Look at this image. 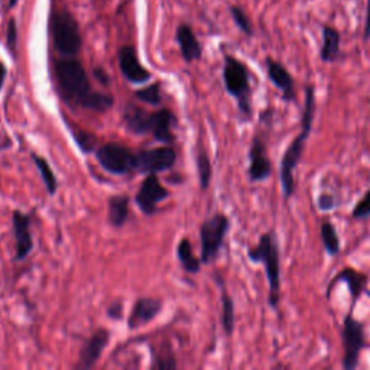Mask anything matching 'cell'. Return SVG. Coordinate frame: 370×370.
I'll use <instances>...</instances> for the list:
<instances>
[{
    "label": "cell",
    "instance_id": "6da1fadb",
    "mask_svg": "<svg viewBox=\"0 0 370 370\" xmlns=\"http://www.w3.org/2000/svg\"><path fill=\"white\" fill-rule=\"evenodd\" d=\"M56 78L61 91L62 99L71 106L84 107L93 112H106L115 103L112 95L95 91L89 76L76 57H64L58 60L54 67Z\"/></svg>",
    "mask_w": 370,
    "mask_h": 370
},
{
    "label": "cell",
    "instance_id": "7a4b0ae2",
    "mask_svg": "<svg viewBox=\"0 0 370 370\" xmlns=\"http://www.w3.org/2000/svg\"><path fill=\"white\" fill-rule=\"evenodd\" d=\"M315 119V87L308 84L305 87V102L303 107V116H301V132L292 143L288 146L281 159L279 167V180L281 188L285 200H290L295 193V178L294 172L299 165L301 158L304 155L305 143L312 132V125Z\"/></svg>",
    "mask_w": 370,
    "mask_h": 370
},
{
    "label": "cell",
    "instance_id": "3957f363",
    "mask_svg": "<svg viewBox=\"0 0 370 370\" xmlns=\"http://www.w3.org/2000/svg\"><path fill=\"white\" fill-rule=\"evenodd\" d=\"M248 257L253 264H262L269 285L268 304L277 310L281 303V255L279 243L273 231H265L253 248L248 249Z\"/></svg>",
    "mask_w": 370,
    "mask_h": 370
},
{
    "label": "cell",
    "instance_id": "277c9868",
    "mask_svg": "<svg viewBox=\"0 0 370 370\" xmlns=\"http://www.w3.org/2000/svg\"><path fill=\"white\" fill-rule=\"evenodd\" d=\"M223 80L227 93L235 97L239 106V112L244 120H251L253 116L252 108V87L251 74L248 67L233 56L224 57Z\"/></svg>",
    "mask_w": 370,
    "mask_h": 370
},
{
    "label": "cell",
    "instance_id": "5b68a950",
    "mask_svg": "<svg viewBox=\"0 0 370 370\" xmlns=\"http://www.w3.org/2000/svg\"><path fill=\"white\" fill-rule=\"evenodd\" d=\"M52 43L64 57H76L81 51L83 38L76 18L68 10L54 12L49 22Z\"/></svg>",
    "mask_w": 370,
    "mask_h": 370
},
{
    "label": "cell",
    "instance_id": "8992f818",
    "mask_svg": "<svg viewBox=\"0 0 370 370\" xmlns=\"http://www.w3.org/2000/svg\"><path fill=\"white\" fill-rule=\"evenodd\" d=\"M230 230V218L223 214L217 213L207 218L200 229L201 238V264L209 265L217 259L218 252L223 248L227 231Z\"/></svg>",
    "mask_w": 370,
    "mask_h": 370
},
{
    "label": "cell",
    "instance_id": "52a82bcc",
    "mask_svg": "<svg viewBox=\"0 0 370 370\" xmlns=\"http://www.w3.org/2000/svg\"><path fill=\"white\" fill-rule=\"evenodd\" d=\"M341 341H343V369L354 370L359 366L360 354L367 347L365 325L362 321L354 317L350 311L341 328Z\"/></svg>",
    "mask_w": 370,
    "mask_h": 370
},
{
    "label": "cell",
    "instance_id": "ba28073f",
    "mask_svg": "<svg viewBox=\"0 0 370 370\" xmlns=\"http://www.w3.org/2000/svg\"><path fill=\"white\" fill-rule=\"evenodd\" d=\"M95 158H97L102 168L113 175H125L135 171L136 154L120 143L108 142L95 149Z\"/></svg>",
    "mask_w": 370,
    "mask_h": 370
},
{
    "label": "cell",
    "instance_id": "9c48e42d",
    "mask_svg": "<svg viewBox=\"0 0 370 370\" xmlns=\"http://www.w3.org/2000/svg\"><path fill=\"white\" fill-rule=\"evenodd\" d=\"M176 162V152L170 146L141 150L136 154L135 171L143 174H158L171 170Z\"/></svg>",
    "mask_w": 370,
    "mask_h": 370
},
{
    "label": "cell",
    "instance_id": "30bf717a",
    "mask_svg": "<svg viewBox=\"0 0 370 370\" xmlns=\"http://www.w3.org/2000/svg\"><path fill=\"white\" fill-rule=\"evenodd\" d=\"M272 171L273 167L268 155L266 142L259 135H255L249 148V180L252 183H264L269 180Z\"/></svg>",
    "mask_w": 370,
    "mask_h": 370
},
{
    "label": "cell",
    "instance_id": "8fae6325",
    "mask_svg": "<svg viewBox=\"0 0 370 370\" xmlns=\"http://www.w3.org/2000/svg\"><path fill=\"white\" fill-rule=\"evenodd\" d=\"M168 196L170 191L161 184L157 174H149L141 184V188L138 193H136L135 200L142 213H145L146 216H152L157 211L158 204L168 198Z\"/></svg>",
    "mask_w": 370,
    "mask_h": 370
},
{
    "label": "cell",
    "instance_id": "7c38bea8",
    "mask_svg": "<svg viewBox=\"0 0 370 370\" xmlns=\"http://www.w3.org/2000/svg\"><path fill=\"white\" fill-rule=\"evenodd\" d=\"M119 67L126 80L135 84H142L150 80V73L141 64L138 52L130 45L119 49Z\"/></svg>",
    "mask_w": 370,
    "mask_h": 370
},
{
    "label": "cell",
    "instance_id": "4fadbf2b",
    "mask_svg": "<svg viewBox=\"0 0 370 370\" xmlns=\"http://www.w3.org/2000/svg\"><path fill=\"white\" fill-rule=\"evenodd\" d=\"M108 340H111V333L106 328H99L97 332H94L80 351L77 369H91L97 365L108 345Z\"/></svg>",
    "mask_w": 370,
    "mask_h": 370
},
{
    "label": "cell",
    "instance_id": "5bb4252c",
    "mask_svg": "<svg viewBox=\"0 0 370 370\" xmlns=\"http://www.w3.org/2000/svg\"><path fill=\"white\" fill-rule=\"evenodd\" d=\"M13 233L16 239V260H23L34 249V238L31 233V217L19 210L12 214Z\"/></svg>",
    "mask_w": 370,
    "mask_h": 370
},
{
    "label": "cell",
    "instance_id": "9a60e30c",
    "mask_svg": "<svg viewBox=\"0 0 370 370\" xmlns=\"http://www.w3.org/2000/svg\"><path fill=\"white\" fill-rule=\"evenodd\" d=\"M266 71L268 77L272 81V84L275 86L281 94L284 102H295L297 93H295V81L291 73L286 70V67L281 64L279 61L273 58H266Z\"/></svg>",
    "mask_w": 370,
    "mask_h": 370
},
{
    "label": "cell",
    "instance_id": "2e32d148",
    "mask_svg": "<svg viewBox=\"0 0 370 370\" xmlns=\"http://www.w3.org/2000/svg\"><path fill=\"white\" fill-rule=\"evenodd\" d=\"M340 282H345L347 285L350 297H351V308H353L356 305V303H358V301L360 299V297L363 295V292L366 291L369 278H367V275H365V273H362L359 270H356L353 268L341 269L337 273V275L332 279L330 285H328V288H327V298L332 297L334 285H337Z\"/></svg>",
    "mask_w": 370,
    "mask_h": 370
},
{
    "label": "cell",
    "instance_id": "e0dca14e",
    "mask_svg": "<svg viewBox=\"0 0 370 370\" xmlns=\"http://www.w3.org/2000/svg\"><path fill=\"white\" fill-rule=\"evenodd\" d=\"M162 310L161 299L157 298H139L136 301L132 312L128 319V327L130 330H136L152 321Z\"/></svg>",
    "mask_w": 370,
    "mask_h": 370
},
{
    "label": "cell",
    "instance_id": "ac0fdd59",
    "mask_svg": "<svg viewBox=\"0 0 370 370\" xmlns=\"http://www.w3.org/2000/svg\"><path fill=\"white\" fill-rule=\"evenodd\" d=\"M175 125V116L170 108H161V111L150 113V133L154 138L163 143H172L175 136L172 128Z\"/></svg>",
    "mask_w": 370,
    "mask_h": 370
},
{
    "label": "cell",
    "instance_id": "d6986e66",
    "mask_svg": "<svg viewBox=\"0 0 370 370\" xmlns=\"http://www.w3.org/2000/svg\"><path fill=\"white\" fill-rule=\"evenodd\" d=\"M176 43L180 45L181 56L187 62H193L201 58L203 49L191 26L183 23L176 30Z\"/></svg>",
    "mask_w": 370,
    "mask_h": 370
},
{
    "label": "cell",
    "instance_id": "ffe728a7",
    "mask_svg": "<svg viewBox=\"0 0 370 370\" xmlns=\"http://www.w3.org/2000/svg\"><path fill=\"white\" fill-rule=\"evenodd\" d=\"M123 120L129 132L135 135L150 133V113L139 106L128 104L123 112Z\"/></svg>",
    "mask_w": 370,
    "mask_h": 370
},
{
    "label": "cell",
    "instance_id": "44dd1931",
    "mask_svg": "<svg viewBox=\"0 0 370 370\" xmlns=\"http://www.w3.org/2000/svg\"><path fill=\"white\" fill-rule=\"evenodd\" d=\"M341 36L333 26L323 28V47L320 51V58L323 62H334L340 56Z\"/></svg>",
    "mask_w": 370,
    "mask_h": 370
},
{
    "label": "cell",
    "instance_id": "7402d4cb",
    "mask_svg": "<svg viewBox=\"0 0 370 370\" xmlns=\"http://www.w3.org/2000/svg\"><path fill=\"white\" fill-rule=\"evenodd\" d=\"M129 203L128 196H113L108 198V223L113 227H122L129 217Z\"/></svg>",
    "mask_w": 370,
    "mask_h": 370
},
{
    "label": "cell",
    "instance_id": "603a6c76",
    "mask_svg": "<svg viewBox=\"0 0 370 370\" xmlns=\"http://www.w3.org/2000/svg\"><path fill=\"white\" fill-rule=\"evenodd\" d=\"M176 256L180 260L183 268L189 273H197L201 269V259L194 255L193 246H191L188 239H183L176 248Z\"/></svg>",
    "mask_w": 370,
    "mask_h": 370
},
{
    "label": "cell",
    "instance_id": "cb8c5ba5",
    "mask_svg": "<svg viewBox=\"0 0 370 370\" xmlns=\"http://www.w3.org/2000/svg\"><path fill=\"white\" fill-rule=\"evenodd\" d=\"M320 238L324 246V251L328 256H337L341 251V243L338 233L332 222H323L320 226Z\"/></svg>",
    "mask_w": 370,
    "mask_h": 370
},
{
    "label": "cell",
    "instance_id": "d4e9b609",
    "mask_svg": "<svg viewBox=\"0 0 370 370\" xmlns=\"http://www.w3.org/2000/svg\"><path fill=\"white\" fill-rule=\"evenodd\" d=\"M236 324V312H235V301L226 291L224 285H222V325L227 336H231L235 332Z\"/></svg>",
    "mask_w": 370,
    "mask_h": 370
},
{
    "label": "cell",
    "instance_id": "484cf974",
    "mask_svg": "<svg viewBox=\"0 0 370 370\" xmlns=\"http://www.w3.org/2000/svg\"><path fill=\"white\" fill-rule=\"evenodd\" d=\"M34 162H35V165L41 174V178H43V181L47 187V191H48V194L49 196H54L57 193V188H58V181H57V178H56V174H54L52 168L49 167V163L47 162L45 158L43 157H39L36 154H32L31 155Z\"/></svg>",
    "mask_w": 370,
    "mask_h": 370
},
{
    "label": "cell",
    "instance_id": "4316f807",
    "mask_svg": "<svg viewBox=\"0 0 370 370\" xmlns=\"http://www.w3.org/2000/svg\"><path fill=\"white\" fill-rule=\"evenodd\" d=\"M196 161H197L200 187H201V189H207L210 185V181H211V176H213V167H211L207 150L200 146Z\"/></svg>",
    "mask_w": 370,
    "mask_h": 370
},
{
    "label": "cell",
    "instance_id": "83f0119b",
    "mask_svg": "<svg viewBox=\"0 0 370 370\" xmlns=\"http://www.w3.org/2000/svg\"><path fill=\"white\" fill-rule=\"evenodd\" d=\"M136 99H139L141 102L149 103L152 106H159L162 102V94H161V84L155 83L150 84L145 89H141L138 91H135Z\"/></svg>",
    "mask_w": 370,
    "mask_h": 370
},
{
    "label": "cell",
    "instance_id": "f1b7e54d",
    "mask_svg": "<svg viewBox=\"0 0 370 370\" xmlns=\"http://www.w3.org/2000/svg\"><path fill=\"white\" fill-rule=\"evenodd\" d=\"M73 136H74L76 143L84 154L93 152L95 146H97V139H95V136L90 132L81 130V129H73Z\"/></svg>",
    "mask_w": 370,
    "mask_h": 370
},
{
    "label": "cell",
    "instance_id": "f546056e",
    "mask_svg": "<svg viewBox=\"0 0 370 370\" xmlns=\"http://www.w3.org/2000/svg\"><path fill=\"white\" fill-rule=\"evenodd\" d=\"M230 13H231V18H233V21H235L238 28L243 34H246L248 36H252L253 35V26H252L249 16L246 15V12L243 9H240L239 6H231Z\"/></svg>",
    "mask_w": 370,
    "mask_h": 370
},
{
    "label": "cell",
    "instance_id": "4dcf8cb0",
    "mask_svg": "<svg viewBox=\"0 0 370 370\" xmlns=\"http://www.w3.org/2000/svg\"><path fill=\"white\" fill-rule=\"evenodd\" d=\"M351 217L354 220H366V218L370 217V189H367L365 196L356 203Z\"/></svg>",
    "mask_w": 370,
    "mask_h": 370
},
{
    "label": "cell",
    "instance_id": "1f68e13d",
    "mask_svg": "<svg viewBox=\"0 0 370 370\" xmlns=\"http://www.w3.org/2000/svg\"><path fill=\"white\" fill-rule=\"evenodd\" d=\"M6 47L12 56H15L18 48V25L13 18L9 19L6 26Z\"/></svg>",
    "mask_w": 370,
    "mask_h": 370
},
{
    "label": "cell",
    "instance_id": "d6a6232c",
    "mask_svg": "<svg viewBox=\"0 0 370 370\" xmlns=\"http://www.w3.org/2000/svg\"><path fill=\"white\" fill-rule=\"evenodd\" d=\"M317 207L321 211H332L337 207V200L334 194L330 193H323L317 198Z\"/></svg>",
    "mask_w": 370,
    "mask_h": 370
},
{
    "label": "cell",
    "instance_id": "836d02e7",
    "mask_svg": "<svg viewBox=\"0 0 370 370\" xmlns=\"http://www.w3.org/2000/svg\"><path fill=\"white\" fill-rule=\"evenodd\" d=\"M122 312H123V305L120 303H113L111 305V308L107 310L108 317L113 319V320H119L122 317Z\"/></svg>",
    "mask_w": 370,
    "mask_h": 370
},
{
    "label": "cell",
    "instance_id": "e575fe53",
    "mask_svg": "<svg viewBox=\"0 0 370 370\" xmlns=\"http://www.w3.org/2000/svg\"><path fill=\"white\" fill-rule=\"evenodd\" d=\"M365 41L370 39V0H367V9H366V22H365Z\"/></svg>",
    "mask_w": 370,
    "mask_h": 370
},
{
    "label": "cell",
    "instance_id": "d590c367",
    "mask_svg": "<svg viewBox=\"0 0 370 370\" xmlns=\"http://www.w3.org/2000/svg\"><path fill=\"white\" fill-rule=\"evenodd\" d=\"M6 67L3 62H0V90H2L3 84H5V78H6Z\"/></svg>",
    "mask_w": 370,
    "mask_h": 370
},
{
    "label": "cell",
    "instance_id": "8d00e7d4",
    "mask_svg": "<svg viewBox=\"0 0 370 370\" xmlns=\"http://www.w3.org/2000/svg\"><path fill=\"white\" fill-rule=\"evenodd\" d=\"M94 74H95V77H97V78H100V81H102V83H103V84H107V77L104 76L103 70H100V68H97V70H95V71H94Z\"/></svg>",
    "mask_w": 370,
    "mask_h": 370
},
{
    "label": "cell",
    "instance_id": "74e56055",
    "mask_svg": "<svg viewBox=\"0 0 370 370\" xmlns=\"http://www.w3.org/2000/svg\"><path fill=\"white\" fill-rule=\"evenodd\" d=\"M16 3H18V0H9V6H10V8L16 6Z\"/></svg>",
    "mask_w": 370,
    "mask_h": 370
}]
</instances>
